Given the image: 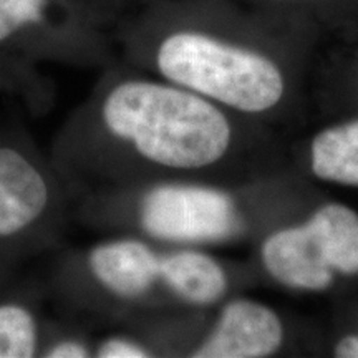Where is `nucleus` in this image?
I'll return each mask as SVG.
<instances>
[{
	"mask_svg": "<svg viewBox=\"0 0 358 358\" xmlns=\"http://www.w3.org/2000/svg\"><path fill=\"white\" fill-rule=\"evenodd\" d=\"M92 120L101 141L111 140L146 163L178 171L216 164L232 138L216 103L171 82H116L93 103Z\"/></svg>",
	"mask_w": 358,
	"mask_h": 358,
	"instance_id": "obj_1",
	"label": "nucleus"
},
{
	"mask_svg": "<svg viewBox=\"0 0 358 358\" xmlns=\"http://www.w3.org/2000/svg\"><path fill=\"white\" fill-rule=\"evenodd\" d=\"M155 65L166 82L244 113L274 108L285 92L274 57L209 30H169L156 45Z\"/></svg>",
	"mask_w": 358,
	"mask_h": 358,
	"instance_id": "obj_2",
	"label": "nucleus"
},
{
	"mask_svg": "<svg viewBox=\"0 0 358 358\" xmlns=\"http://www.w3.org/2000/svg\"><path fill=\"white\" fill-rule=\"evenodd\" d=\"M262 262L277 282L319 292L334 274H358V213L345 204L322 206L307 222L275 231L264 241Z\"/></svg>",
	"mask_w": 358,
	"mask_h": 358,
	"instance_id": "obj_3",
	"label": "nucleus"
},
{
	"mask_svg": "<svg viewBox=\"0 0 358 358\" xmlns=\"http://www.w3.org/2000/svg\"><path fill=\"white\" fill-rule=\"evenodd\" d=\"M138 224L153 239L203 244L231 237L239 229V216L227 192L203 185L166 182L143 194Z\"/></svg>",
	"mask_w": 358,
	"mask_h": 358,
	"instance_id": "obj_4",
	"label": "nucleus"
},
{
	"mask_svg": "<svg viewBox=\"0 0 358 358\" xmlns=\"http://www.w3.org/2000/svg\"><path fill=\"white\" fill-rule=\"evenodd\" d=\"M57 187L38 156L0 141V249L25 244L52 217Z\"/></svg>",
	"mask_w": 358,
	"mask_h": 358,
	"instance_id": "obj_5",
	"label": "nucleus"
},
{
	"mask_svg": "<svg viewBox=\"0 0 358 358\" xmlns=\"http://www.w3.org/2000/svg\"><path fill=\"white\" fill-rule=\"evenodd\" d=\"M85 267L105 295L134 302L145 299L161 280L163 254L136 237H115L93 245Z\"/></svg>",
	"mask_w": 358,
	"mask_h": 358,
	"instance_id": "obj_6",
	"label": "nucleus"
},
{
	"mask_svg": "<svg viewBox=\"0 0 358 358\" xmlns=\"http://www.w3.org/2000/svg\"><path fill=\"white\" fill-rule=\"evenodd\" d=\"M284 329L271 307L249 299L226 303L194 358H262L280 347Z\"/></svg>",
	"mask_w": 358,
	"mask_h": 358,
	"instance_id": "obj_7",
	"label": "nucleus"
},
{
	"mask_svg": "<svg viewBox=\"0 0 358 358\" xmlns=\"http://www.w3.org/2000/svg\"><path fill=\"white\" fill-rule=\"evenodd\" d=\"M161 279L174 297L196 307L211 306L227 290V275L221 264L196 249L164 252Z\"/></svg>",
	"mask_w": 358,
	"mask_h": 358,
	"instance_id": "obj_8",
	"label": "nucleus"
},
{
	"mask_svg": "<svg viewBox=\"0 0 358 358\" xmlns=\"http://www.w3.org/2000/svg\"><path fill=\"white\" fill-rule=\"evenodd\" d=\"M310 166L322 181L358 186V120L322 129L312 141Z\"/></svg>",
	"mask_w": 358,
	"mask_h": 358,
	"instance_id": "obj_9",
	"label": "nucleus"
},
{
	"mask_svg": "<svg viewBox=\"0 0 358 358\" xmlns=\"http://www.w3.org/2000/svg\"><path fill=\"white\" fill-rule=\"evenodd\" d=\"M40 322L20 301H0V358H32L42 352Z\"/></svg>",
	"mask_w": 358,
	"mask_h": 358,
	"instance_id": "obj_10",
	"label": "nucleus"
},
{
	"mask_svg": "<svg viewBox=\"0 0 358 358\" xmlns=\"http://www.w3.org/2000/svg\"><path fill=\"white\" fill-rule=\"evenodd\" d=\"M50 0H0V43L45 20Z\"/></svg>",
	"mask_w": 358,
	"mask_h": 358,
	"instance_id": "obj_11",
	"label": "nucleus"
},
{
	"mask_svg": "<svg viewBox=\"0 0 358 358\" xmlns=\"http://www.w3.org/2000/svg\"><path fill=\"white\" fill-rule=\"evenodd\" d=\"M93 357L98 358H148L153 353L138 340L123 337V335H113L106 337L93 347Z\"/></svg>",
	"mask_w": 358,
	"mask_h": 358,
	"instance_id": "obj_12",
	"label": "nucleus"
},
{
	"mask_svg": "<svg viewBox=\"0 0 358 358\" xmlns=\"http://www.w3.org/2000/svg\"><path fill=\"white\" fill-rule=\"evenodd\" d=\"M40 357L45 358H90L93 357V347L83 338L64 337L45 343Z\"/></svg>",
	"mask_w": 358,
	"mask_h": 358,
	"instance_id": "obj_13",
	"label": "nucleus"
},
{
	"mask_svg": "<svg viewBox=\"0 0 358 358\" xmlns=\"http://www.w3.org/2000/svg\"><path fill=\"white\" fill-rule=\"evenodd\" d=\"M334 355L337 358H358V335L340 338L334 348Z\"/></svg>",
	"mask_w": 358,
	"mask_h": 358,
	"instance_id": "obj_14",
	"label": "nucleus"
},
{
	"mask_svg": "<svg viewBox=\"0 0 358 358\" xmlns=\"http://www.w3.org/2000/svg\"><path fill=\"white\" fill-rule=\"evenodd\" d=\"M264 2H271V3H282V6H294V3H307L310 0H264Z\"/></svg>",
	"mask_w": 358,
	"mask_h": 358,
	"instance_id": "obj_15",
	"label": "nucleus"
}]
</instances>
